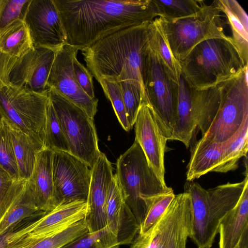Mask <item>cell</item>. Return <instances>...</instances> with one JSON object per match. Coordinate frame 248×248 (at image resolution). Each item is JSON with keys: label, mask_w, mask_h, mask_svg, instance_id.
Listing matches in <instances>:
<instances>
[{"label": "cell", "mask_w": 248, "mask_h": 248, "mask_svg": "<svg viewBox=\"0 0 248 248\" xmlns=\"http://www.w3.org/2000/svg\"><path fill=\"white\" fill-rule=\"evenodd\" d=\"M65 31L66 44L78 50L117 31L159 14L153 0H54Z\"/></svg>", "instance_id": "cell-1"}, {"label": "cell", "mask_w": 248, "mask_h": 248, "mask_svg": "<svg viewBox=\"0 0 248 248\" xmlns=\"http://www.w3.org/2000/svg\"><path fill=\"white\" fill-rule=\"evenodd\" d=\"M150 22L122 29L81 49L92 76L97 81L105 79L117 83L133 80L142 87V67L150 45Z\"/></svg>", "instance_id": "cell-2"}, {"label": "cell", "mask_w": 248, "mask_h": 248, "mask_svg": "<svg viewBox=\"0 0 248 248\" xmlns=\"http://www.w3.org/2000/svg\"><path fill=\"white\" fill-rule=\"evenodd\" d=\"M179 63L181 75L197 90L216 87L248 67L230 36L201 42Z\"/></svg>", "instance_id": "cell-3"}, {"label": "cell", "mask_w": 248, "mask_h": 248, "mask_svg": "<svg viewBox=\"0 0 248 248\" xmlns=\"http://www.w3.org/2000/svg\"><path fill=\"white\" fill-rule=\"evenodd\" d=\"M240 182L219 185L205 189L197 183L187 182L185 191L191 202V233L189 237L198 248H210L218 233L220 222L238 202L248 183V166Z\"/></svg>", "instance_id": "cell-4"}, {"label": "cell", "mask_w": 248, "mask_h": 248, "mask_svg": "<svg viewBox=\"0 0 248 248\" xmlns=\"http://www.w3.org/2000/svg\"><path fill=\"white\" fill-rule=\"evenodd\" d=\"M116 165L115 174L124 198L140 226L145 215L146 204L172 189L157 177L136 140L120 156Z\"/></svg>", "instance_id": "cell-5"}, {"label": "cell", "mask_w": 248, "mask_h": 248, "mask_svg": "<svg viewBox=\"0 0 248 248\" xmlns=\"http://www.w3.org/2000/svg\"><path fill=\"white\" fill-rule=\"evenodd\" d=\"M141 79L142 100L151 109L163 135L170 140L176 118L178 84L170 77L150 45L143 60Z\"/></svg>", "instance_id": "cell-6"}, {"label": "cell", "mask_w": 248, "mask_h": 248, "mask_svg": "<svg viewBox=\"0 0 248 248\" xmlns=\"http://www.w3.org/2000/svg\"><path fill=\"white\" fill-rule=\"evenodd\" d=\"M217 0L191 16L173 21L163 19L170 50L179 62L201 42L214 38H228L225 23Z\"/></svg>", "instance_id": "cell-7"}, {"label": "cell", "mask_w": 248, "mask_h": 248, "mask_svg": "<svg viewBox=\"0 0 248 248\" xmlns=\"http://www.w3.org/2000/svg\"><path fill=\"white\" fill-rule=\"evenodd\" d=\"M48 96L58 117L69 153L92 168L101 153L93 119L54 89H49Z\"/></svg>", "instance_id": "cell-8"}, {"label": "cell", "mask_w": 248, "mask_h": 248, "mask_svg": "<svg viewBox=\"0 0 248 248\" xmlns=\"http://www.w3.org/2000/svg\"><path fill=\"white\" fill-rule=\"evenodd\" d=\"M48 100V93H36L10 83L0 90L4 121L44 145Z\"/></svg>", "instance_id": "cell-9"}, {"label": "cell", "mask_w": 248, "mask_h": 248, "mask_svg": "<svg viewBox=\"0 0 248 248\" xmlns=\"http://www.w3.org/2000/svg\"><path fill=\"white\" fill-rule=\"evenodd\" d=\"M248 67L237 76L220 84V101L211 124L202 138L223 143L248 119Z\"/></svg>", "instance_id": "cell-10"}, {"label": "cell", "mask_w": 248, "mask_h": 248, "mask_svg": "<svg viewBox=\"0 0 248 248\" xmlns=\"http://www.w3.org/2000/svg\"><path fill=\"white\" fill-rule=\"evenodd\" d=\"M191 218L189 194L175 195L158 221L146 233H138L130 248H186Z\"/></svg>", "instance_id": "cell-11"}, {"label": "cell", "mask_w": 248, "mask_h": 248, "mask_svg": "<svg viewBox=\"0 0 248 248\" xmlns=\"http://www.w3.org/2000/svg\"><path fill=\"white\" fill-rule=\"evenodd\" d=\"M52 174L57 207L87 202L92 172L85 162L69 152L53 151Z\"/></svg>", "instance_id": "cell-12"}, {"label": "cell", "mask_w": 248, "mask_h": 248, "mask_svg": "<svg viewBox=\"0 0 248 248\" xmlns=\"http://www.w3.org/2000/svg\"><path fill=\"white\" fill-rule=\"evenodd\" d=\"M78 49L68 44L56 52L47 85L84 110L92 119L97 111L98 99L89 97L78 84L74 74L73 62Z\"/></svg>", "instance_id": "cell-13"}, {"label": "cell", "mask_w": 248, "mask_h": 248, "mask_svg": "<svg viewBox=\"0 0 248 248\" xmlns=\"http://www.w3.org/2000/svg\"><path fill=\"white\" fill-rule=\"evenodd\" d=\"M24 20L34 46L58 50L66 44L65 31L54 0H31Z\"/></svg>", "instance_id": "cell-14"}, {"label": "cell", "mask_w": 248, "mask_h": 248, "mask_svg": "<svg viewBox=\"0 0 248 248\" xmlns=\"http://www.w3.org/2000/svg\"><path fill=\"white\" fill-rule=\"evenodd\" d=\"M58 50L34 46L16 62L9 74L10 84L36 93H47V79Z\"/></svg>", "instance_id": "cell-15"}, {"label": "cell", "mask_w": 248, "mask_h": 248, "mask_svg": "<svg viewBox=\"0 0 248 248\" xmlns=\"http://www.w3.org/2000/svg\"><path fill=\"white\" fill-rule=\"evenodd\" d=\"M91 172L84 220L88 232H93L107 226V200L113 174L111 164L104 153H100Z\"/></svg>", "instance_id": "cell-16"}, {"label": "cell", "mask_w": 248, "mask_h": 248, "mask_svg": "<svg viewBox=\"0 0 248 248\" xmlns=\"http://www.w3.org/2000/svg\"><path fill=\"white\" fill-rule=\"evenodd\" d=\"M134 126L135 140L139 144L157 177L166 185L164 155L168 140L162 134L150 107L143 100Z\"/></svg>", "instance_id": "cell-17"}, {"label": "cell", "mask_w": 248, "mask_h": 248, "mask_svg": "<svg viewBox=\"0 0 248 248\" xmlns=\"http://www.w3.org/2000/svg\"><path fill=\"white\" fill-rule=\"evenodd\" d=\"M106 215L107 226L116 235L120 245L130 244L139 232L140 226L124 201L115 174L108 189Z\"/></svg>", "instance_id": "cell-18"}, {"label": "cell", "mask_w": 248, "mask_h": 248, "mask_svg": "<svg viewBox=\"0 0 248 248\" xmlns=\"http://www.w3.org/2000/svg\"><path fill=\"white\" fill-rule=\"evenodd\" d=\"M53 151L44 148L36 155L33 170L27 184L39 210L47 213L57 207L52 174Z\"/></svg>", "instance_id": "cell-19"}, {"label": "cell", "mask_w": 248, "mask_h": 248, "mask_svg": "<svg viewBox=\"0 0 248 248\" xmlns=\"http://www.w3.org/2000/svg\"><path fill=\"white\" fill-rule=\"evenodd\" d=\"M248 228V183L235 207L221 220L218 233L219 248H235Z\"/></svg>", "instance_id": "cell-20"}, {"label": "cell", "mask_w": 248, "mask_h": 248, "mask_svg": "<svg viewBox=\"0 0 248 248\" xmlns=\"http://www.w3.org/2000/svg\"><path fill=\"white\" fill-rule=\"evenodd\" d=\"M87 232L83 219L44 235L30 236L27 234L5 248H60Z\"/></svg>", "instance_id": "cell-21"}, {"label": "cell", "mask_w": 248, "mask_h": 248, "mask_svg": "<svg viewBox=\"0 0 248 248\" xmlns=\"http://www.w3.org/2000/svg\"><path fill=\"white\" fill-rule=\"evenodd\" d=\"M87 202H77L61 205L37 219L30 236L44 235L84 218Z\"/></svg>", "instance_id": "cell-22"}, {"label": "cell", "mask_w": 248, "mask_h": 248, "mask_svg": "<svg viewBox=\"0 0 248 248\" xmlns=\"http://www.w3.org/2000/svg\"><path fill=\"white\" fill-rule=\"evenodd\" d=\"M223 154V143L212 142L201 138L191 152L187 166L186 181L193 182L209 172H215L221 164Z\"/></svg>", "instance_id": "cell-23"}, {"label": "cell", "mask_w": 248, "mask_h": 248, "mask_svg": "<svg viewBox=\"0 0 248 248\" xmlns=\"http://www.w3.org/2000/svg\"><path fill=\"white\" fill-rule=\"evenodd\" d=\"M221 13L225 14L230 27L233 44L244 61L248 64V16L235 0H217Z\"/></svg>", "instance_id": "cell-24"}, {"label": "cell", "mask_w": 248, "mask_h": 248, "mask_svg": "<svg viewBox=\"0 0 248 248\" xmlns=\"http://www.w3.org/2000/svg\"><path fill=\"white\" fill-rule=\"evenodd\" d=\"M8 125L12 139L20 179L27 181L33 170L36 154L45 148V146L18 128Z\"/></svg>", "instance_id": "cell-25"}, {"label": "cell", "mask_w": 248, "mask_h": 248, "mask_svg": "<svg viewBox=\"0 0 248 248\" xmlns=\"http://www.w3.org/2000/svg\"><path fill=\"white\" fill-rule=\"evenodd\" d=\"M150 46L156 53L171 79L178 84L181 75L179 62L170 48L163 19L157 17L149 24Z\"/></svg>", "instance_id": "cell-26"}, {"label": "cell", "mask_w": 248, "mask_h": 248, "mask_svg": "<svg viewBox=\"0 0 248 248\" xmlns=\"http://www.w3.org/2000/svg\"><path fill=\"white\" fill-rule=\"evenodd\" d=\"M34 48L29 29L25 21L16 20L0 31V50L19 59Z\"/></svg>", "instance_id": "cell-27"}, {"label": "cell", "mask_w": 248, "mask_h": 248, "mask_svg": "<svg viewBox=\"0 0 248 248\" xmlns=\"http://www.w3.org/2000/svg\"><path fill=\"white\" fill-rule=\"evenodd\" d=\"M223 159L215 172L226 173L237 169L242 157H247L248 150V119L229 140L223 142Z\"/></svg>", "instance_id": "cell-28"}, {"label": "cell", "mask_w": 248, "mask_h": 248, "mask_svg": "<svg viewBox=\"0 0 248 248\" xmlns=\"http://www.w3.org/2000/svg\"><path fill=\"white\" fill-rule=\"evenodd\" d=\"M26 180H15L0 171V222L22 199Z\"/></svg>", "instance_id": "cell-29"}, {"label": "cell", "mask_w": 248, "mask_h": 248, "mask_svg": "<svg viewBox=\"0 0 248 248\" xmlns=\"http://www.w3.org/2000/svg\"><path fill=\"white\" fill-rule=\"evenodd\" d=\"M159 17L168 21L186 17L198 13L205 3L202 0H153Z\"/></svg>", "instance_id": "cell-30"}, {"label": "cell", "mask_w": 248, "mask_h": 248, "mask_svg": "<svg viewBox=\"0 0 248 248\" xmlns=\"http://www.w3.org/2000/svg\"><path fill=\"white\" fill-rule=\"evenodd\" d=\"M46 213V212L39 210L36 206L31 197L26 184L25 190L21 201L0 222V236L23 220L32 217L42 216Z\"/></svg>", "instance_id": "cell-31"}, {"label": "cell", "mask_w": 248, "mask_h": 248, "mask_svg": "<svg viewBox=\"0 0 248 248\" xmlns=\"http://www.w3.org/2000/svg\"><path fill=\"white\" fill-rule=\"evenodd\" d=\"M116 235L106 226L97 231L87 232L60 248H119Z\"/></svg>", "instance_id": "cell-32"}, {"label": "cell", "mask_w": 248, "mask_h": 248, "mask_svg": "<svg viewBox=\"0 0 248 248\" xmlns=\"http://www.w3.org/2000/svg\"><path fill=\"white\" fill-rule=\"evenodd\" d=\"M0 171L13 180H21L9 127L3 118L0 126Z\"/></svg>", "instance_id": "cell-33"}, {"label": "cell", "mask_w": 248, "mask_h": 248, "mask_svg": "<svg viewBox=\"0 0 248 248\" xmlns=\"http://www.w3.org/2000/svg\"><path fill=\"white\" fill-rule=\"evenodd\" d=\"M44 145L46 148L52 151L58 150L69 153L67 141L49 97L46 107Z\"/></svg>", "instance_id": "cell-34"}, {"label": "cell", "mask_w": 248, "mask_h": 248, "mask_svg": "<svg viewBox=\"0 0 248 248\" xmlns=\"http://www.w3.org/2000/svg\"><path fill=\"white\" fill-rule=\"evenodd\" d=\"M122 93L128 123L132 129L134 125L139 111L143 90L141 84L133 80H127L118 83Z\"/></svg>", "instance_id": "cell-35"}, {"label": "cell", "mask_w": 248, "mask_h": 248, "mask_svg": "<svg viewBox=\"0 0 248 248\" xmlns=\"http://www.w3.org/2000/svg\"><path fill=\"white\" fill-rule=\"evenodd\" d=\"M175 195L173 189L155 197L146 205V213L140 225L138 233L144 234L160 219L171 203Z\"/></svg>", "instance_id": "cell-36"}, {"label": "cell", "mask_w": 248, "mask_h": 248, "mask_svg": "<svg viewBox=\"0 0 248 248\" xmlns=\"http://www.w3.org/2000/svg\"><path fill=\"white\" fill-rule=\"evenodd\" d=\"M104 94L112 104L115 114L123 128L129 131L131 128L128 123L124 105L120 86L118 83L105 79L98 80Z\"/></svg>", "instance_id": "cell-37"}, {"label": "cell", "mask_w": 248, "mask_h": 248, "mask_svg": "<svg viewBox=\"0 0 248 248\" xmlns=\"http://www.w3.org/2000/svg\"><path fill=\"white\" fill-rule=\"evenodd\" d=\"M31 0H0V31L16 20H24Z\"/></svg>", "instance_id": "cell-38"}, {"label": "cell", "mask_w": 248, "mask_h": 248, "mask_svg": "<svg viewBox=\"0 0 248 248\" xmlns=\"http://www.w3.org/2000/svg\"><path fill=\"white\" fill-rule=\"evenodd\" d=\"M73 70L77 82L81 89L93 99H97L95 96L94 87L93 83V76L82 63L75 57L73 62Z\"/></svg>", "instance_id": "cell-39"}, {"label": "cell", "mask_w": 248, "mask_h": 248, "mask_svg": "<svg viewBox=\"0 0 248 248\" xmlns=\"http://www.w3.org/2000/svg\"><path fill=\"white\" fill-rule=\"evenodd\" d=\"M27 221L26 220L24 222L23 221L17 226L11 228L6 232L0 235V248H5L10 243L31 232L36 223V219L33 221Z\"/></svg>", "instance_id": "cell-40"}, {"label": "cell", "mask_w": 248, "mask_h": 248, "mask_svg": "<svg viewBox=\"0 0 248 248\" xmlns=\"http://www.w3.org/2000/svg\"><path fill=\"white\" fill-rule=\"evenodd\" d=\"M17 59L0 50V90L10 83L9 74Z\"/></svg>", "instance_id": "cell-41"}, {"label": "cell", "mask_w": 248, "mask_h": 248, "mask_svg": "<svg viewBox=\"0 0 248 248\" xmlns=\"http://www.w3.org/2000/svg\"><path fill=\"white\" fill-rule=\"evenodd\" d=\"M235 248H248V228L243 232L239 243Z\"/></svg>", "instance_id": "cell-42"}, {"label": "cell", "mask_w": 248, "mask_h": 248, "mask_svg": "<svg viewBox=\"0 0 248 248\" xmlns=\"http://www.w3.org/2000/svg\"><path fill=\"white\" fill-rule=\"evenodd\" d=\"M2 120H3V116H2V113H1L0 109V126L2 124Z\"/></svg>", "instance_id": "cell-43"}]
</instances>
